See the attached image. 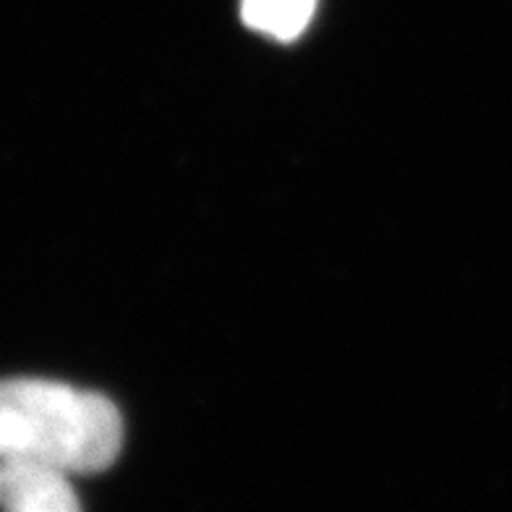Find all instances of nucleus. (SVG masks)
Here are the masks:
<instances>
[{
	"label": "nucleus",
	"mask_w": 512,
	"mask_h": 512,
	"mask_svg": "<svg viewBox=\"0 0 512 512\" xmlns=\"http://www.w3.org/2000/svg\"><path fill=\"white\" fill-rule=\"evenodd\" d=\"M121 447L123 418L100 392L50 379H0V458L97 473L115 463Z\"/></svg>",
	"instance_id": "obj_1"
},
{
	"label": "nucleus",
	"mask_w": 512,
	"mask_h": 512,
	"mask_svg": "<svg viewBox=\"0 0 512 512\" xmlns=\"http://www.w3.org/2000/svg\"><path fill=\"white\" fill-rule=\"evenodd\" d=\"M71 473L29 458H0V507L11 512H74Z\"/></svg>",
	"instance_id": "obj_2"
},
{
	"label": "nucleus",
	"mask_w": 512,
	"mask_h": 512,
	"mask_svg": "<svg viewBox=\"0 0 512 512\" xmlns=\"http://www.w3.org/2000/svg\"><path fill=\"white\" fill-rule=\"evenodd\" d=\"M317 0H241L243 24L277 42L298 40L309 27Z\"/></svg>",
	"instance_id": "obj_3"
}]
</instances>
